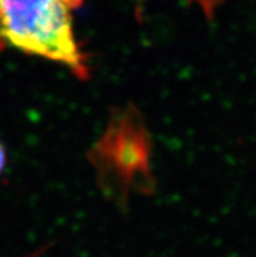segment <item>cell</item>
Returning a JSON list of instances; mask_svg holds the SVG:
<instances>
[{"mask_svg": "<svg viewBox=\"0 0 256 257\" xmlns=\"http://www.w3.org/2000/svg\"><path fill=\"white\" fill-rule=\"evenodd\" d=\"M84 0H0V49L64 65L78 78L89 75L88 59L73 30V12Z\"/></svg>", "mask_w": 256, "mask_h": 257, "instance_id": "obj_1", "label": "cell"}, {"mask_svg": "<svg viewBox=\"0 0 256 257\" xmlns=\"http://www.w3.org/2000/svg\"><path fill=\"white\" fill-rule=\"evenodd\" d=\"M199 6L201 7L203 12L207 15L208 17H212L216 12L220 4L222 3V0H195Z\"/></svg>", "mask_w": 256, "mask_h": 257, "instance_id": "obj_2", "label": "cell"}, {"mask_svg": "<svg viewBox=\"0 0 256 257\" xmlns=\"http://www.w3.org/2000/svg\"><path fill=\"white\" fill-rule=\"evenodd\" d=\"M4 165H6V152H4V148L0 144V174L3 171Z\"/></svg>", "mask_w": 256, "mask_h": 257, "instance_id": "obj_3", "label": "cell"}, {"mask_svg": "<svg viewBox=\"0 0 256 257\" xmlns=\"http://www.w3.org/2000/svg\"><path fill=\"white\" fill-rule=\"evenodd\" d=\"M29 257H32V256H29Z\"/></svg>", "mask_w": 256, "mask_h": 257, "instance_id": "obj_4", "label": "cell"}]
</instances>
